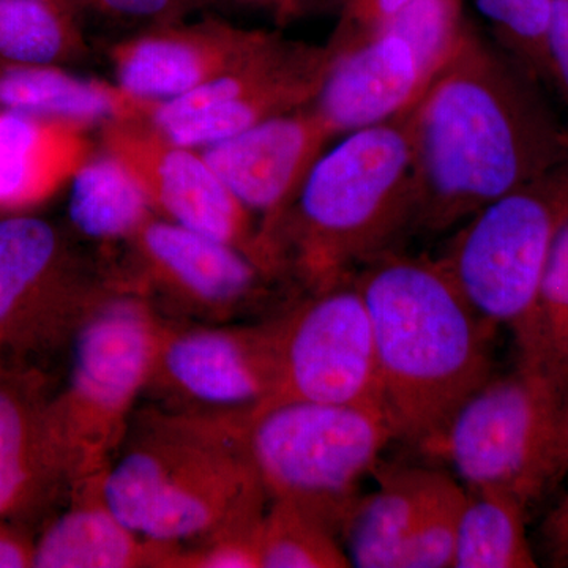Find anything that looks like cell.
Masks as SVG:
<instances>
[{
  "instance_id": "obj_1",
  "label": "cell",
  "mask_w": 568,
  "mask_h": 568,
  "mask_svg": "<svg viewBox=\"0 0 568 568\" xmlns=\"http://www.w3.org/2000/svg\"><path fill=\"white\" fill-rule=\"evenodd\" d=\"M540 85L467 22L414 104L413 231L455 230L485 205L568 162V129Z\"/></svg>"
},
{
  "instance_id": "obj_2",
  "label": "cell",
  "mask_w": 568,
  "mask_h": 568,
  "mask_svg": "<svg viewBox=\"0 0 568 568\" xmlns=\"http://www.w3.org/2000/svg\"><path fill=\"white\" fill-rule=\"evenodd\" d=\"M375 339L384 409L396 439L422 448L493 375L497 327L437 257L392 250L354 274Z\"/></svg>"
},
{
  "instance_id": "obj_3",
  "label": "cell",
  "mask_w": 568,
  "mask_h": 568,
  "mask_svg": "<svg viewBox=\"0 0 568 568\" xmlns=\"http://www.w3.org/2000/svg\"><path fill=\"white\" fill-rule=\"evenodd\" d=\"M413 110L324 151L283 216L276 244L284 268L310 293L353 278L413 231Z\"/></svg>"
},
{
  "instance_id": "obj_4",
  "label": "cell",
  "mask_w": 568,
  "mask_h": 568,
  "mask_svg": "<svg viewBox=\"0 0 568 568\" xmlns=\"http://www.w3.org/2000/svg\"><path fill=\"white\" fill-rule=\"evenodd\" d=\"M119 458L104 470L111 510L138 536L197 544L263 519L260 478L211 416L152 410L134 416Z\"/></svg>"
},
{
  "instance_id": "obj_5",
  "label": "cell",
  "mask_w": 568,
  "mask_h": 568,
  "mask_svg": "<svg viewBox=\"0 0 568 568\" xmlns=\"http://www.w3.org/2000/svg\"><path fill=\"white\" fill-rule=\"evenodd\" d=\"M211 417L244 454L268 500L312 511L339 537L362 481L396 439L375 407L276 398Z\"/></svg>"
},
{
  "instance_id": "obj_6",
  "label": "cell",
  "mask_w": 568,
  "mask_h": 568,
  "mask_svg": "<svg viewBox=\"0 0 568 568\" xmlns=\"http://www.w3.org/2000/svg\"><path fill=\"white\" fill-rule=\"evenodd\" d=\"M163 325L140 291L108 284L74 332L69 377L48 406L71 485L103 474L118 457L148 390Z\"/></svg>"
},
{
  "instance_id": "obj_7",
  "label": "cell",
  "mask_w": 568,
  "mask_h": 568,
  "mask_svg": "<svg viewBox=\"0 0 568 568\" xmlns=\"http://www.w3.org/2000/svg\"><path fill=\"white\" fill-rule=\"evenodd\" d=\"M566 399L547 369L518 362L493 373L420 450L448 463L466 488L496 489L529 507L564 476Z\"/></svg>"
},
{
  "instance_id": "obj_8",
  "label": "cell",
  "mask_w": 568,
  "mask_h": 568,
  "mask_svg": "<svg viewBox=\"0 0 568 568\" xmlns=\"http://www.w3.org/2000/svg\"><path fill=\"white\" fill-rule=\"evenodd\" d=\"M567 215L568 162L474 213L437 257L478 315L510 332L518 361L532 347L541 278Z\"/></svg>"
},
{
  "instance_id": "obj_9",
  "label": "cell",
  "mask_w": 568,
  "mask_h": 568,
  "mask_svg": "<svg viewBox=\"0 0 568 568\" xmlns=\"http://www.w3.org/2000/svg\"><path fill=\"white\" fill-rule=\"evenodd\" d=\"M336 52L331 41L316 47L275 36L223 77L153 103L145 122L200 151L315 102Z\"/></svg>"
},
{
  "instance_id": "obj_10",
  "label": "cell",
  "mask_w": 568,
  "mask_h": 568,
  "mask_svg": "<svg viewBox=\"0 0 568 568\" xmlns=\"http://www.w3.org/2000/svg\"><path fill=\"white\" fill-rule=\"evenodd\" d=\"M106 287L48 220L24 213L0 219V347L6 354L48 353L71 342Z\"/></svg>"
},
{
  "instance_id": "obj_11",
  "label": "cell",
  "mask_w": 568,
  "mask_h": 568,
  "mask_svg": "<svg viewBox=\"0 0 568 568\" xmlns=\"http://www.w3.org/2000/svg\"><path fill=\"white\" fill-rule=\"evenodd\" d=\"M280 316L260 324L164 321L148 390L173 413L213 416L274 399Z\"/></svg>"
},
{
  "instance_id": "obj_12",
  "label": "cell",
  "mask_w": 568,
  "mask_h": 568,
  "mask_svg": "<svg viewBox=\"0 0 568 568\" xmlns=\"http://www.w3.org/2000/svg\"><path fill=\"white\" fill-rule=\"evenodd\" d=\"M384 409L368 310L353 278L280 316L275 398ZM387 416V414H386Z\"/></svg>"
},
{
  "instance_id": "obj_13",
  "label": "cell",
  "mask_w": 568,
  "mask_h": 568,
  "mask_svg": "<svg viewBox=\"0 0 568 568\" xmlns=\"http://www.w3.org/2000/svg\"><path fill=\"white\" fill-rule=\"evenodd\" d=\"M102 148L132 168L156 215L241 250L272 278L283 274L260 222L201 151L168 140L145 121L102 123Z\"/></svg>"
},
{
  "instance_id": "obj_14",
  "label": "cell",
  "mask_w": 568,
  "mask_h": 568,
  "mask_svg": "<svg viewBox=\"0 0 568 568\" xmlns=\"http://www.w3.org/2000/svg\"><path fill=\"white\" fill-rule=\"evenodd\" d=\"M134 278L130 286L181 315L223 323L264 294L271 275L248 254L153 216L129 239Z\"/></svg>"
},
{
  "instance_id": "obj_15",
  "label": "cell",
  "mask_w": 568,
  "mask_h": 568,
  "mask_svg": "<svg viewBox=\"0 0 568 568\" xmlns=\"http://www.w3.org/2000/svg\"><path fill=\"white\" fill-rule=\"evenodd\" d=\"M334 140L310 103L201 152L234 196L253 216H260L264 237L282 264L276 244L280 224L316 160Z\"/></svg>"
},
{
  "instance_id": "obj_16",
  "label": "cell",
  "mask_w": 568,
  "mask_h": 568,
  "mask_svg": "<svg viewBox=\"0 0 568 568\" xmlns=\"http://www.w3.org/2000/svg\"><path fill=\"white\" fill-rule=\"evenodd\" d=\"M276 33L209 20L160 24L111 50L118 85L145 102H166L241 65Z\"/></svg>"
},
{
  "instance_id": "obj_17",
  "label": "cell",
  "mask_w": 568,
  "mask_h": 568,
  "mask_svg": "<svg viewBox=\"0 0 568 568\" xmlns=\"http://www.w3.org/2000/svg\"><path fill=\"white\" fill-rule=\"evenodd\" d=\"M50 398L33 373L0 369V519L26 526L70 493Z\"/></svg>"
},
{
  "instance_id": "obj_18",
  "label": "cell",
  "mask_w": 568,
  "mask_h": 568,
  "mask_svg": "<svg viewBox=\"0 0 568 568\" xmlns=\"http://www.w3.org/2000/svg\"><path fill=\"white\" fill-rule=\"evenodd\" d=\"M428 85L424 65L409 41L398 33L381 31L336 52L312 106L335 138L345 136L409 110Z\"/></svg>"
},
{
  "instance_id": "obj_19",
  "label": "cell",
  "mask_w": 568,
  "mask_h": 568,
  "mask_svg": "<svg viewBox=\"0 0 568 568\" xmlns=\"http://www.w3.org/2000/svg\"><path fill=\"white\" fill-rule=\"evenodd\" d=\"M103 474L71 485L69 508L36 538L33 567L166 568L175 545L148 540L123 525L104 499Z\"/></svg>"
},
{
  "instance_id": "obj_20",
  "label": "cell",
  "mask_w": 568,
  "mask_h": 568,
  "mask_svg": "<svg viewBox=\"0 0 568 568\" xmlns=\"http://www.w3.org/2000/svg\"><path fill=\"white\" fill-rule=\"evenodd\" d=\"M89 125L0 111V211L40 203L92 155Z\"/></svg>"
},
{
  "instance_id": "obj_21",
  "label": "cell",
  "mask_w": 568,
  "mask_h": 568,
  "mask_svg": "<svg viewBox=\"0 0 568 568\" xmlns=\"http://www.w3.org/2000/svg\"><path fill=\"white\" fill-rule=\"evenodd\" d=\"M152 102L59 67L0 62V111L82 123L145 121Z\"/></svg>"
},
{
  "instance_id": "obj_22",
  "label": "cell",
  "mask_w": 568,
  "mask_h": 568,
  "mask_svg": "<svg viewBox=\"0 0 568 568\" xmlns=\"http://www.w3.org/2000/svg\"><path fill=\"white\" fill-rule=\"evenodd\" d=\"M377 488L355 500L342 530L351 567L403 568L428 467H379Z\"/></svg>"
},
{
  "instance_id": "obj_23",
  "label": "cell",
  "mask_w": 568,
  "mask_h": 568,
  "mask_svg": "<svg viewBox=\"0 0 568 568\" xmlns=\"http://www.w3.org/2000/svg\"><path fill=\"white\" fill-rule=\"evenodd\" d=\"M69 213L80 233L99 241H129L156 216L132 168L106 149L70 179Z\"/></svg>"
},
{
  "instance_id": "obj_24",
  "label": "cell",
  "mask_w": 568,
  "mask_h": 568,
  "mask_svg": "<svg viewBox=\"0 0 568 568\" xmlns=\"http://www.w3.org/2000/svg\"><path fill=\"white\" fill-rule=\"evenodd\" d=\"M454 568H534L526 510L517 497L496 489L466 488Z\"/></svg>"
},
{
  "instance_id": "obj_25",
  "label": "cell",
  "mask_w": 568,
  "mask_h": 568,
  "mask_svg": "<svg viewBox=\"0 0 568 568\" xmlns=\"http://www.w3.org/2000/svg\"><path fill=\"white\" fill-rule=\"evenodd\" d=\"M84 52L70 0H0V62L63 69Z\"/></svg>"
},
{
  "instance_id": "obj_26",
  "label": "cell",
  "mask_w": 568,
  "mask_h": 568,
  "mask_svg": "<svg viewBox=\"0 0 568 568\" xmlns=\"http://www.w3.org/2000/svg\"><path fill=\"white\" fill-rule=\"evenodd\" d=\"M342 537L312 511L268 500L261 532V568H346Z\"/></svg>"
},
{
  "instance_id": "obj_27",
  "label": "cell",
  "mask_w": 568,
  "mask_h": 568,
  "mask_svg": "<svg viewBox=\"0 0 568 568\" xmlns=\"http://www.w3.org/2000/svg\"><path fill=\"white\" fill-rule=\"evenodd\" d=\"M466 497L462 481L429 469L403 568H454Z\"/></svg>"
},
{
  "instance_id": "obj_28",
  "label": "cell",
  "mask_w": 568,
  "mask_h": 568,
  "mask_svg": "<svg viewBox=\"0 0 568 568\" xmlns=\"http://www.w3.org/2000/svg\"><path fill=\"white\" fill-rule=\"evenodd\" d=\"M518 362L541 366L568 392V215L556 233L541 278L532 347Z\"/></svg>"
},
{
  "instance_id": "obj_29",
  "label": "cell",
  "mask_w": 568,
  "mask_h": 568,
  "mask_svg": "<svg viewBox=\"0 0 568 568\" xmlns=\"http://www.w3.org/2000/svg\"><path fill=\"white\" fill-rule=\"evenodd\" d=\"M496 43L534 80L547 85L551 0H474Z\"/></svg>"
},
{
  "instance_id": "obj_30",
  "label": "cell",
  "mask_w": 568,
  "mask_h": 568,
  "mask_svg": "<svg viewBox=\"0 0 568 568\" xmlns=\"http://www.w3.org/2000/svg\"><path fill=\"white\" fill-rule=\"evenodd\" d=\"M467 22L465 0H413L383 31L409 41L432 82L457 47Z\"/></svg>"
},
{
  "instance_id": "obj_31",
  "label": "cell",
  "mask_w": 568,
  "mask_h": 568,
  "mask_svg": "<svg viewBox=\"0 0 568 568\" xmlns=\"http://www.w3.org/2000/svg\"><path fill=\"white\" fill-rule=\"evenodd\" d=\"M263 521L178 547L166 568H261Z\"/></svg>"
},
{
  "instance_id": "obj_32",
  "label": "cell",
  "mask_w": 568,
  "mask_h": 568,
  "mask_svg": "<svg viewBox=\"0 0 568 568\" xmlns=\"http://www.w3.org/2000/svg\"><path fill=\"white\" fill-rule=\"evenodd\" d=\"M409 2L413 0H345L332 43L338 50L362 43L383 31Z\"/></svg>"
},
{
  "instance_id": "obj_33",
  "label": "cell",
  "mask_w": 568,
  "mask_h": 568,
  "mask_svg": "<svg viewBox=\"0 0 568 568\" xmlns=\"http://www.w3.org/2000/svg\"><path fill=\"white\" fill-rule=\"evenodd\" d=\"M547 85L568 106V0H551L547 37Z\"/></svg>"
},
{
  "instance_id": "obj_34",
  "label": "cell",
  "mask_w": 568,
  "mask_h": 568,
  "mask_svg": "<svg viewBox=\"0 0 568 568\" xmlns=\"http://www.w3.org/2000/svg\"><path fill=\"white\" fill-rule=\"evenodd\" d=\"M192 0H89L95 9L125 20L173 22Z\"/></svg>"
},
{
  "instance_id": "obj_35",
  "label": "cell",
  "mask_w": 568,
  "mask_h": 568,
  "mask_svg": "<svg viewBox=\"0 0 568 568\" xmlns=\"http://www.w3.org/2000/svg\"><path fill=\"white\" fill-rule=\"evenodd\" d=\"M36 538L26 526L0 519V568L33 567Z\"/></svg>"
},
{
  "instance_id": "obj_36",
  "label": "cell",
  "mask_w": 568,
  "mask_h": 568,
  "mask_svg": "<svg viewBox=\"0 0 568 568\" xmlns=\"http://www.w3.org/2000/svg\"><path fill=\"white\" fill-rule=\"evenodd\" d=\"M544 538L551 562L568 567V496L545 521Z\"/></svg>"
},
{
  "instance_id": "obj_37",
  "label": "cell",
  "mask_w": 568,
  "mask_h": 568,
  "mask_svg": "<svg viewBox=\"0 0 568 568\" xmlns=\"http://www.w3.org/2000/svg\"><path fill=\"white\" fill-rule=\"evenodd\" d=\"M241 2L254 3V6L274 7L278 10H293L297 0H241Z\"/></svg>"
},
{
  "instance_id": "obj_38",
  "label": "cell",
  "mask_w": 568,
  "mask_h": 568,
  "mask_svg": "<svg viewBox=\"0 0 568 568\" xmlns=\"http://www.w3.org/2000/svg\"><path fill=\"white\" fill-rule=\"evenodd\" d=\"M562 466H564V474H567L568 473V392H567V399H566V410H564Z\"/></svg>"
},
{
  "instance_id": "obj_39",
  "label": "cell",
  "mask_w": 568,
  "mask_h": 568,
  "mask_svg": "<svg viewBox=\"0 0 568 568\" xmlns=\"http://www.w3.org/2000/svg\"><path fill=\"white\" fill-rule=\"evenodd\" d=\"M6 351L2 349V347H0V369L3 368V357H6Z\"/></svg>"
}]
</instances>
